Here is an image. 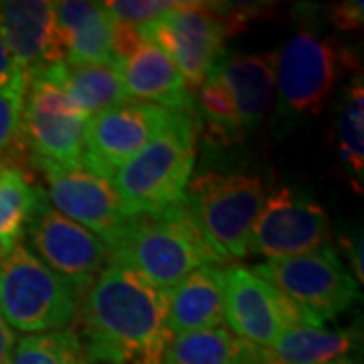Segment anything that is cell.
<instances>
[{
    "instance_id": "32",
    "label": "cell",
    "mask_w": 364,
    "mask_h": 364,
    "mask_svg": "<svg viewBox=\"0 0 364 364\" xmlns=\"http://www.w3.org/2000/svg\"><path fill=\"white\" fill-rule=\"evenodd\" d=\"M16 75H18V69L14 65L11 51H9L6 41H4V35L0 31V87L6 85V83H11Z\"/></svg>"
},
{
    "instance_id": "22",
    "label": "cell",
    "mask_w": 364,
    "mask_h": 364,
    "mask_svg": "<svg viewBox=\"0 0 364 364\" xmlns=\"http://www.w3.org/2000/svg\"><path fill=\"white\" fill-rule=\"evenodd\" d=\"M356 336V328L326 330L322 326H296L287 328L263 350L272 364H330L348 356Z\"/></svg>"
},
{
    "instance_id": "31",
    "label": "cell",
    "mask_w": 364,
    "mask_h": 364,
    "mask_svg": "<svg viewBox=\"0 0 364 364\" xmlns=\"http://www.w3.org/2000/svg\"><path fill=\"white\" fill-rule=\"evenodd\" d=\"M14 346H16V334L11 326L4 322V318L0 316V364L13 363Z\"/></svg>"
},
{
    "instance_id": "23",
    "label": "cell",
    "mask_w": 364,
    "mask_h": 364,
    "mask_svg": "<svg viewBox=\"0 0 364 364\" xmlns=\"http://www.w3.org/2000/svg\"><path fill=\"white\" fill-rule=\"evenodd\" d=\"M195 112L205 122L210 142L231 144L247 136L239 124L231 93L213 69L195 90Z\"/></svg>"
},
{
    "instance_id": "4",
    "label": "cell",
    "mask_w": 364,
    "mask_h": 364,
    "mask_svg": "<svg viewBox=\"0 0 364 364\" xmlns=\"http://www.w3.org/2000/svg\"><path fill=\"white\" fill-rule=\"evenodd\" d=\"M267 198L259 176L205 172L188 182L181 207L223 265L249 255L253 223Z\"/></svg>"
},
{
    "instance_id": "34",
    "label": "cell",
    "mask_w": 364,
    "mask_h": 364,
    "mask_svg": "<svg viewBox=\"0 0 364 364\" xmlns=\"http://www.w3.org/2000/svg\"><path fill=\"white\" fill-rule=\"evenodd\" d=\"M330 364H363L360 360H354L352 356H344V358H338V360H334V363Z\"/></svg>"
},
{
    "instance_id": "18",
    "label": "cell",
    "mask_w": 364,
    "mask_h": 364,
    "mask_svg": "<svg viewBox=\"0 0 364 364\" xmlns=\"http://www.w3.org/2000/svg\"><path fill=\"white\" fill-rule=\"evenodd\" d=\"M225 275L217 265L198 267L168 289V330L172 338L223 328Z\"/></svg>"
},
{
    "instance_id": "7",
    "label": "cell",
    "mask_w": 364,
    "mask_h": 364,
    "mask_svg": "<svg viewBox=\"0 0 364 364\" xmlns=\"http://www.w3.org/2000/svg\"><path fill=\"white\" fill-rule=\"evenodd\" d=\"M253 272L291 299L318 326L348 310L360 298L358 282L330 245L304 255L263 261Z\"/></svg>"
},
{
    "instance_id": "1",
    "label": "cell",
    "mask_w": 364,
    "mask_h": 364,
    "mask_svg": "<svg viewBox=\"0 0 364 364\" xmlns=\"http://www.w3.org/2000/svg\"><path fill=\"white\" fill-rule=\"evenodd\" d=\"M75 334L90 364H162L172 334L168 291L107 261L79 301Z\"/></svg>"
},
{
    "instance_id": "17",
    "label": "cell",
    "mask_w": 364,
    "mask_h": 364,
    "mask_svg": "<svg viewBox=\"0 0 364 364\" xmlns=\"http://www.w3.org/2000/svg\"><path fill=\"white\" fill-rule=\"evenodd\" d=\"M213 71L231 93L243 132L257 130L275 100V53H223Z\"/></svg>"
},
{
    "instance_id": "30",
    "label": "cell",
    "mask_w": 364,
    "mask_h": 364,
    "mask_svg": "<svg viewBox=\"0 0 364 364\" xmlns=\"http://www.w3.org/2000/svg\"><path fill=\"white\" fill-rule=\"evenodd\" d=\"M229 364H272V363H269V358H267V354H265L263 348H257V346H253V344H247V342L239 340V342H237V348H235L233 352V356H231V360H229Z\"/></svg>"
},
{
    "instance_id": "24",
    "label": "cell",
    "mask_w": 364,
    "mask_h": 364,
    "mask_svg": "<svg viewBox=\"0 0 364 364\" xmlns=\"http://www.w3.org/2000/svg\"><path fill=\"white\" fill-rule=\"evenodd\" d=\"M11 364H90L73 328L26 334L16 340Z\"/></svg>"
},
{
    "instance_id": "11",
    "label": "cell",
    "mask_w": 364,
    "mask_h": 364,
    "mask_svg": "<svg viewBox=\"0 0 364 364\" xmlns=\"http://www.w3.org/2000/svg\"><path fill=\"white\" fill-rule=\"evenodd\" d=\"M225 275V322L235 338L269 348L287 328L318 326L291 299L282 296L257 273L241 265L223 269Z\"/></svg>"
},
{
    "instance_id": "28",
    "label": "cell",
    "mask_w": 364,
    "mask_h": 364,
    "mask_svg": "<svg viewBox=\"0 0 364 364\" xmlns=\"http://www.w3.org/2000/svg\"><path fill=\"white\" fill-rule=\"evenodd\" d=\"M178 2H162V0H112L104 2L105 11L112 14V18L119 25L142 28L158 21L160 16L168 14L176 9Z\"/></svg>"
},
{
    "instance_id": "15",
    "label": "cell",
    "mask_w": 364,
    "mask_h": 364,
    "mask_svg": "<svg viewBox=\"0 0 364 364\" xmlns=\"http://www.w3.org/2000/svg\"><path fill=\"white\" fill-rule=\"evenodd\" d=\"M0 31L14 65L26 83L43 77L53 67L65 63V41L49 0L0 2Z\"/></svg>"
},
{
    "instance_id": "8",
    "label": "cell",
    "mask_w": 364,
    "mask_h": 364,
    "mask_svg": "<svg viewBox=\"0 0 364 364\" xmlns=\"http://www.w3.org/2000/svg\"><path fill=\"white\" fill-rule=\"evenodd\" d=\"M140 39L158 45L195 91L223 55L225 41L237 35L221 2H178L174 11L138 28Z\"/></svg>"
},
{
    "instance_id": "14",
    "label": "cell",
    "mask_w": 364,
    "mask_h": 364,
    "mask_svg": "<svg viewBox=\"0 0 364 364\" xmlns=\"http://www.w3.org/2000/svg\"><path fill=\"white\" fill-rule=\"evenodd\" d=\"M47 182V198L51 207L67 219L97 235L107 245L128 225L132 217L124 208L112 181L87 168H37Z\"/></svg>"
},
{
    "instance_id": "6",
    "label": "cell",
    "mask_w": 364,
    "mask_h": 364,
    "mask_svg": "<svg viewBox=\"0 0 364 364\" xmlns=\"http://www.w3.org/2000/svg\"><path fill=\"white\" fill-rule=\"evenodd\" d=\"M344 69L356 71L354 55L334 41L301 28L275 53V93L289 116H316L336 90Z\"/></svg>"
},
{
    "instance_id": "19",
    "label": "cell",
    "mask_w": 364,
    "mask_h": 364,
    "mask_svg": "<svg viewBox=\"0 0 364 364\" xmlns=\"http://www.w3.org/2000/svg\"><path fill=\"white\" fill-rule=\"evenodd\" d=\"M55 16L61 37L65 41V63H117L114 53L116 21L105 11L104 2H55Z\"/></svg>"
},
{
    "instance_id": "12",
    "label": "cell",
    "mask_w": 364,
    "mask_h": 364,
    "mask_svg": "<svg viewBox=\"0 0 364 364\" xmlns=\"http://www.w3.org/2000/svg\"><path fill=\"white\" fill-rule=\"evenodd\" d=\"M330 219L314 198L277 188L267 195L249 237V253L284 259L330 245Z\"/></svg>"
},
{
    "instance_id": "10",
    "label": "cell",
    "mask_w": 364,
    "mask_h": 364,
    "mask_svg": "<svg viewBox=\"0 0 364 364\" xmlns=\"http://www.w3.org/2000/svg\"><path fill=\"white\" fill-rule=\"evenodd\" d=\"M23 243L49 269L71 282L81 294L109 261L107 243L55 210L47 193H43L28 219Z\"/></svg>"
},
{
    "instance_id": "20",
    "label": "cell",
    "mask_w": 364,
    "mask_h": 364,
    "mask_svg": "<svg viewBox=\"0 0 364 364\" xmlns=\"http://www.w3.org/2000/svg\"><path fill=\"white\" fill-rule=\"evenodd\" d=\"M43 77L51 79L65 91L71 104L83 116L93 117L109 107L130 102L124 90L119 65L117 63H90V65H61L53 67Z\"/></svg>"
},
{
    "instance_id": "5",
    "label": "cell",
    "mask_w": 364,
    "mask_h": 364,
    "mask_svg": "<svg viewBox=\"0 0 364 364\" xmlns=\"http://www.w3.org/2000/svg\"><path fill=\"white\" fill-rule=\"evenodd\" d=\"M81 296L25 243L0 263V316L14 332L26 336L63 330L75 320Z\"/></svg>"
},
{
    "instance_id": "25",
    "label": "cell",
    "mask_w": 364,
    "mask_h": 364,
    "mask_svg": "<svg viewBox=\"0 0 364 364\" xmlns=\"http://www.w3.org/2000/svg\"><path fill=\"white\" fill-rule=\"evenodd\" d=\"M237 342L227 328L178 336L172 340L162 364H229Z\"/></svg>"
},
{
    "instance_id": "29",
    "label": "cell",
    "mask_w": 364,
    "mask_h": 364,
    "mask_svg": "<svg viewBox=\"0 0 364 364\" xmlns=\"http://www.w3.org/2000/svg\"><path fill=\"white\" fill-rule=\"evenodd\" d=\"M332 25L340 28L342 33H354L360 31L364 25V4L363 0H346L340 2L330 13Z\"/></svg>"
},
{
    "instance_id": "3",
    "label": "cell",
    "mask_w": 364,
    "mask_h": 364,
    "mask_svg": "<svg viewBox=\"0 0 364 364\" xmlns=\"http://www.w3.org/2000/svg\"><path fill=\"white\" fill-rule=\"evenodd\" d=\"M107 247L109 261L126 265L164 291L198 267L223 265L181 205L160 215L132 217Z\"/></svg>"
},
{
    "instance_id": "21",
    "label": "cell",
    "mask_w": 364,
    "mask_h": 364,
    "mask_svg": "<svg viewBox=\"0 0 364 364\" xmlns=\"http://www.w3.org/2000/svg\"><path fill=\"white\" fill-rule=\"evenodd\" d=\"M45 188L35 184L33 170L18 162H0V263L23 243L26 225Z\"/></svg>"
},
{
    "instance_id": "9",
    "label": "cell",
    "mask_w": 364,
    "mask_h": 364,
    "mask_svg": "<svg viewBox=\"0 0 364 364\" xmlns=\"http://www.w3.org/2000/svg\"><path fill=\"white\" fill-rule=\"evenodd\" d=\"M87 117L51 79L26 83L23 104V144L31 168H79Z\"/></svg>"
},
{
    "instance_id": "26",
    "label": "cell",
    "mask_w": 364,
    "mask_h": 364,
    "mask_svg": "<svg viewBox=\"0 0 364 364\" xmlns=\"http://www.w3.org/2000/svg\"><path fill=\"white\" fill-rule=\"evenodd\" d=\"M25 91L26 81L21 73L11 83L0 87V162L11 160L31 168L21 130Z\"/></svg>"
},
{
    "instance_id": "13",
    "label": "cell",
    "mask_w": 364,
    "mask_h": 364,
    "mask_svg": "<svg viewBox=\"0 0 364 364\" xmlns=\"http://www.w3.org/2000/svg\"><path fill=\"white\" fill-rule=\"evenodd\" d=\"M176 112L144 102H126L93 116L85 124L81 166L112 178L124 162L138 154Z\"/></svg>"
},
{
    "instance_id": "2",
    "label": "cell",
    "mask_w": 364,
    "mask_h": 364,
    "mask_svg": "<svg viewBox=\"0 0 364 364\" xmlns=\"http://www.w3.org/2000/svg\"><path fill=\"white\" fill-rule=\"evenodd\" d=\"M196 114L176 112L168 126L109 178L130 217L160 215L181 205L195 170Z\"/></svg>"
},
{
    "instance_id": "16",
    "label": "cell",
    "mask_w": 364,
    "mask_h": 364,
    "mask_svg": "<svg viewBox=\"0 0 364 364\" xmlns=\"http://www.w3.org/2000/svg\"><path fill=\"white\" fill-rule=\"evenodd\" d=\"M124 90L134 102L168 107L172 112H195V91L188 87L178 67L166 53L150 41L119 63Z\"/></svg>"
},
{
    "instance_id": "33",
    "label": "cell",
    "mask_w": 364,
    "mask_h": 364,
    "mask_svg": "<svg viewBox=\"0 0 364 364\" xmlns=\"http://www.w3.org/2000/svg\"><path fill=\"white\" fill-rule=\"evenodd\" d=\"M363 235H358V239L350 245V259H352V269H354V279L358 282V286H363L364 282V267H363Z\"/></svg>"
},
{
    "instance_id": "27",
    "label": "cell",
    "mask_w": 364,
    "mask_h": 364,
    "mask_svg": "<svg viewBox=\"0 0 364 364\" xmlns=\"http://www.w3.org/2000/svg\"><path fill=\"white\" fill-rule=\"evenodd\" d=\"M336 138H338L340 162L350 176L354 191L363 193L364 181V124H356L338 109L336 116Z\"/></svg>"
}]
</instances>
